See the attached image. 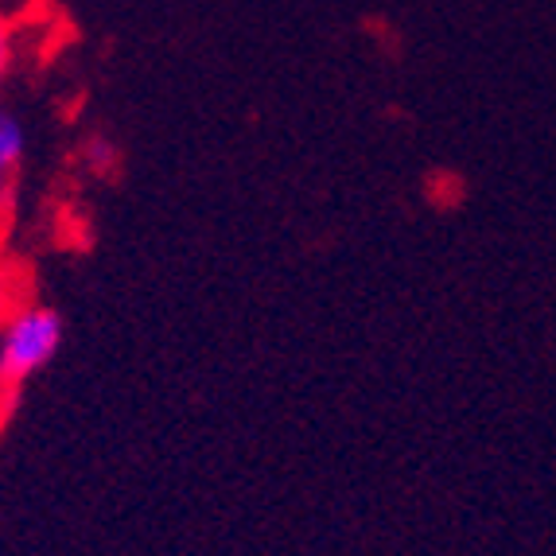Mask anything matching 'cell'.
<instances>
[{
    "mask_svg": "<svg viewBox=\"0 0 556 556\" xmlns=\"http://www.w3.org/2000/svg\"><path fill=\"white\" fill-rule=\"evenodd\" d=\"M63 346V316L55 307L28 304L0 331V386H16L55 358Z\"/></svg>",
    "mask_w": 556,
    "mask_h": 556,
    "instance_id": "1",
    "label": "cell"
},
{
    "mask_svg": "<svg viewBox=\"0 0 556 556\" xmlns=\"http://www.w3.org/2000/svg\"><path fill=\"white\" fill-rule=\"evenodd\" d=\"M20 160H24V125L16 113L0 105V199L9 195V184L16 176Z\"/></svg>",
    "mask_w": 556,
    "mask_h": 556,
    "instance_id": "2",
    "label": "cell"
},
{
    "mask_svg": "<svg viewBox=\"0 0 556 556\" xmlns=\"http://www.w3.org/2000/svg\"><path fill=\"white\" fill-rule=\"evenodd\" d=\"M12 66H16V24L0 16V90L9 83Z\"/></svg>",
    "mask_w": 556,
    "mask_h": 556,
    "instance_id": "3",
    "label": "cell"
},
{
    "mask_svg": "<svg viewBox=\"0 0 556 556\" xmlns=\"http://www.w3.org/2000/svg\"><path fill=\"white\" fill-rule=\"evenodd\" d=\"M117 160V149H113V140L105 137H93L90 144H86V164L98 167V172H105V167Z\"/></svg>",
    "mask_w": 556,
    "mask_h": 556,
    "instance_id": "4",
    "label": "cell"
},
{
    "mask_svg": "<svg viewBox=\"0 0 556 556\" xmlns=\"http://www.w3.org/2000/svg\"><path fill=\"white\" fill-rule=\"evenodd\" d=\"M28 9H36V0H0V16L12 20V24H16Z\"/></svg>",
    "mask_w": 556,
    "mask_h": 556,
    "instance_id": "5",
    "label": "cell"
}]
</instances>
